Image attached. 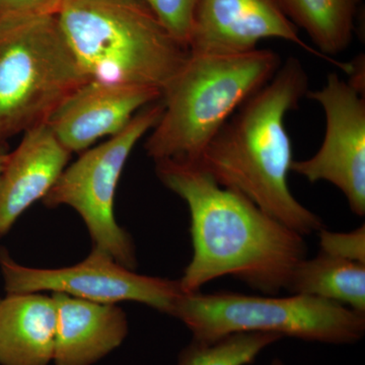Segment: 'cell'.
Returning a JSON list of instances; mask_svg holds the SVG:
<instances>
[{"instance_id":"6da1fadb","label":"cell","mask_w":365,"mask_h":365,"mask_svg":"<svg viewBox=\"0 0 365 365\" xmlns=\"http://www.w3.org/2000/svg\"><path fill=\"white\" fill-rule=\"evenodd\" d=\"M155 172L189 208L193 256L179 280L184 294L225 276L267 294L287 290L295 267L307 258L304 235L220 186L196 163L160 160Z\"/></svg>"},{"instance_id":"7a4b0ae2","label":"cell","mask_w":365,"mask_h":365,"mask_svg":"<svg viewBox=\"0 0 365 365\" xmlns=\"http://www.w3.org/2000/svg\"><path fill=\"white\" fill-rule=\"evenodd\" d=\"M307 88L304 66L290 57L223 125L193 163L220 186L240 192L304 237L319 232L323 222L290 191L288 176L294 160L284 119L297 109Z\"/></svg>"},{"instance_id":"3957f363","label":"cell","mask_w":365,"mask_h":365,"mask_svg":"<svg viewBox=\"0 0 365 365\" xmlns=\"http://www.w3.org/2000/svg\"><path fill=\"white\" fill-rule=\"evenodd\" d=\"M55 14L88 81L163 93L188 59L141 0H60Z\"/></svg>"},{"instance_id":"277c9868","label":"cell","mask_w":365,"mask_h":365,"mask_svg":"<svg viewBox=\"0 0 365 365\" xmlns=\"http://www.w3.org/2000/svg\"><path fill=\"white\" fill-rule=\"evenodd\" d=\"M190 53V52H189ZM277 53L193 54L162 93L163 110L145 143L155 162L196 163L208 143L281 66Z\"/></svg>"},{"instance_id":"5b68a950","label":"cell","mask_w":365,"mask_h":365,"mask_svg":"<svg viewBox=\"0 0 365 365\" xmlns=\"http://www.w3.org/2000/svg\"><path fill=\"white\" fill-rule=\"evenodd\" d=\"M88 81L56 14L0 25V145L47 123Z\"/></svg>"},{"instance_id":"8992f818","label":"cell","mask_w":365,"mask_h":365,"mask_svg":"<svg viewBox=\"0 0 365 365\" xmlns=\"http://www.w3.org/2000/svg\"><path fill=\"white\" fill-rule=\"evenodd\" d=\"M172 317L212 342L237 333H270L325 344H354L364 338L365 314L311 295L274 297L235 292L184 294Z\"/></svg>"},{"instance_id":"52a82bcc","label":"cell","mask_w":365,"mask_h":365,"mask_svg":"<svg viewBox=\"0 0 365 365\" xmlns=\"http://www.w3.org/2000/svg\"><path fill=\"white\" fill-rule=\"evenodd\" d=\"M163 110L160 98L139 110L121 131L106 143L83 151L76 162L67 165L42 200L48 208L74 209L88 228L93 248L131 270L137 266L135 245L131 235L118 225L115 196L129 155L157 125Z\"/></svg>"},{"instance_id":"ba28073f","label":"cell","mask_w":365,"mask_h":365,"mask_svg":"<svg viewBox=\"0 0 365 365\" xmlns=\"http://www.w3.org/2000/svg\"><path fill=\"white\" fill-rule=\"evenodd\" d=\"M0 272L6 294L52 292L108 304L134 302L169 316L184 294L179 280L140 275L95 248L85 260L57 269L21 265L0 248Z\"/></svg>"},{"instance_id":"9c48e42d","label":"cell","mask_w":365,"mask_h":365,"mask_svg":"<svg viewBox=\"0 0 365 365\" xmlns=\"http://www.w3.org/2000/svg\"><path fill=\"white\" fill-rule=\"evenodd\" d=\"M307 97L323 107L326 133L316 155L292 162V172L307 181H326L342 192L352 212L365 215V98L364 91L331 73Z\"/></svg>"},{"instance_id":"30bf717a","label":"cell","mask_w":365,"mask_h":365,"mask_svg":"<svg viewBox=\"0 0 365 365\" xmlns=\"http://www.w3.org/2000/svg\"><path fill=\"white\" fill-rule=\"evenodd\" d=\"M271 38L294 43L351 73L352 63L325 56L300 38L281 0H199L188 49L193 54H242Z\"/></svg>"},{"instance_id":"8fae6325","label":"cell","mask_w":365,"mask_h":365,"mask_svg":"<svg viewBox=\"0 0 365 365\" xmlns=\"http://www.w3.org/2000/svg\"><path fill=\"white\" fill-rule=\"evenodd\" d=\"M160 98L155 88L88 81L59 106L47 125L69 153H83L98 139L121 131L139 110Z\"/></svg>"},{"instance_id":"7c38bea8","label":"cell","mask_w":365,"mask_h":365,"mask_svg":"<svg viewBox=\"0 0 365 365\" xmlns=\"http://www.w3.org/2000/svg\"><path fill=\"white\" fill-rule=\"evenodd\" d=\"M71 155L47 123L24 133L16 150L7 153L0 176V239L34 203L44 199Z\"/></svg>"},{"instance_id":"4fadbf2b","label":"cell","mask_w":365,"mask_h":365,"mask_svg":"<svg viewBox=\"0 0 365 365\" xmlns=\"http://www.w3.org/2000/svg\"><path fill=\"white\" fill-rule=\"evenodd\" d=\"M51 295L57 312L55 365L96 364L126 339L128 319L117 304Z\"/></svg>"},{"instance_id":"5bb4252c","label":"cell","mask_w":365,"mask_h":365,"mask_svg":"<svg viewBox=\"0 0 365 365\" xmlns=\"http://www.w3.org/2000/svg\"><path fill=\"white\" fill-rule=\"evenodd\" d=\"M56 304L41 292L0 297V365H50L56 340Z\"/></svg>"},{"instance_id":"9a60e30c","label":"cell","mask_w":365,"mask_h":365,"mask_svg":"<svg viewBox=\"0 0 365 365\" xmlns=\"http://www.w3.org/2000/svg\"><path fill=\"white\" fill-rule=\"evenodd\" d=\"M287 290L337 302L365 314V265L319 251L295 267Z\"/></svg>"},{"instance_id":"2e32d148","label":"cell","mask_w":365,"mask_h":365,"mask_svg":"<svg viewBox=\"0 0 365 365\" xmlns=\"http://www.w3.org/2000/svg\"><path fill=\"white\" fill-rule=\"evenodd\" d=\"M295 26L304 29L316 49L332 57L347 49L360 0H281Z\"/></svg>"},{"instance_id":"e0dca14e","label":"cell","mask_w":365,"mask_h":365,"mask_svg":"<svg viewBox=\"0 0 365 365\" xmlns=\"http://www.w3.org/2000/svg\"><path fill=\"white\" fill-rule=\"evenodd\" d=\"M282 337L270 333H237L212 342L192 340L178 365H249Z\"/></svg>"},{"instance_id":"ac0fdd59","label":"cell","mask_w":365,"mask_h":365,"mask_svg":"<svg viewBox=\"0 0 365 365\" xmlns=\"http://www.w3.org/2000/svg\"><path fill=\"white\" fill-rule=\"evenodd\" d=\"M173 37L188 48L199 0H141ZM189 50V49H188Z\"/></svg>"},{"instance_id":"d6986e66","label":"cell","mask_w":365,"mask_h":365,"mask_svg":"<svg viewBox=\"0 0 365 365\" xmlns=\"http://www.w3.org/2000/svg\"><path fill=\"white\" fill-rule=\"evenodd\" d=\"M319 232V251L336 258L365 265L364 225L349 232H329L324 227Z\"/></svg>"},{"instance_id":"ffe728a7","label":"cell","mask_w":365,"mask_h":365,"mask_svg":"<svg viewBox=\"0 0 365 365\" xmlns=\"http://www.w3.org/2000/svg\"><path fill=\"white\" fill-rule=\"evenodd\" d=\"M60 0H0V25L37 14L55 13Z\"/></svg>"},{"instance_id":"44dd1931","label":"cell","mask_w":365,"mask_h":365,"mask_svg":"<svg viewBox=\"0 0 365 365\" xmlns=\"http://www.w3.org/2000/svg\"><path fill=\"white\" fill-rule=\"evenodd\" d=\"M7 153H9L4 151L2 145H0V176H1L2 170H4V165H6Z\"/></svg>"},{"instance_id":"7402d4cb","label":"cell","mask_w":365,"mask_h":365,"mask_svg":"<svg viewBox=\"0 0 365 365\" xmlns=\"http://www.w3.org/2000/svg\"><path fill=\"white\" fill-rule=\"evenodd\" d=\"M271 365H284V364H283L282 360L276 359L273 360L272 364H271Z\"/></svg>"}]
</instances>
